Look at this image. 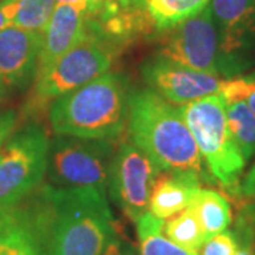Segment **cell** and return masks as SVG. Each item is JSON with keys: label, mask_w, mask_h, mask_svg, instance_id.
<instances>
[{"label": "cell", "mask_w": 255, "mask_h": 255, "mask_svg": "<svg viewBox=\"0 0 255 255\" xmlns=\"http://www.w3.org/2000/svg\"><path fill=\"white\" fill-rule=\"evenodd\" d=\"M41 33L17 26L0 31V82L17 87L36 75Z\"/></svg>", "instance_id": "13"}, {"label": "cell", "mask_w": 255, "mask_h": 255, "mask_svg": "<svg viewBox=\"0 0 255 255\" xmlns=\"http://www.w3.org/2000/svg\"><path fill=\"white\" fill-rule=\"evenodd\" d=\"M57 0H21L13 26L43 33L54 13Z\"/></svg>", "instance_id": "22"}, {"label": "cell", "mask_w": 255, "mask_h": 255, "mask_svg": "<svg viewBox=\"0 0 255 255\" xmlns=\"http://www.w3.org/2000/svg\"><path fill=\"white\" fill-rule=\"evenodd\" d=\"M227 84L246 100L250 110L255 114V77L234 78L228 80Z\"/></svg>", "instance_id": "24"}, {"label": "cell", "mask_w": 255, "mask_h": 255, "mask_svg": "<svg viewBox=\"0 0 255 255\" xmlns=\"http://www.w3.org/2000/svg\"><path fill=\"white\" fill-rule=\"evenodd\" d=\"M114 155L111 139L57 135L50 143L47 170L57 187L95 189L107 194Z\"/></svg>", "instance_id": "5"}, {"label": "cell", "mask_w": 255, "mask_h": 255, "mask_svg": "<svg viewBox=\"0 0 255 255\" xmlns=\"http://www.w3.org/2000/svg\"><path fill=\"white\" fill-rule=\"evenodd\" d=\"M112 53L95 34H88L61 55L50 68L36 75L30 110H43L57 98L108 73Z\"/></svg>", "instance_id": "6"}, {"label": "cell", "mask_w": 255, "mask_h": 255, "mask_svg": "<svg viewBox=\"0 0 255 255\" xmlns=\"http://www.w3.org/2000/svg\"><path fill=\"white\" fill-rule=\"evenodd\" d=\"M142 75L152 91L176 107L219 94L224 82L219 75L191 70L160 55L142 65Z\"/></svg>", "instance_id": "10"}, {"label": "cell", "mask_w": 255, "mask_h": 255, "mask_svg": "<svg viewBox=\"0 0 255 255\" xmlns=\"http://www.w3.org/2000/svg\"><path fill=\"white\" fill-rule=\"evenodd\" d=\"M209 7L219 27L221 53H236L255 28V0H210Z\"/></svg>", "instance_id": "15"}, {"label": "cell", "mask_w": 255, "mask_h": 255, "mask_svg": "<svg viewBox=\"0 0 255 255\" xmlns=\"http://www.w3.org/2000/svg\"><path fill=\"white\" fill-rule=\"evenodd\" d=\"M17 124V114L14 111H7L0 114V150L4 146V142L9 139L11 132Z\"/></svg>", "instance_id": "26"}, {"label": "cell", "mask_w": 255, "mask_h": 255, "mask_svg": "<svg viewBox=\"0 0 255 255\" xmlns=\"http://www.w3.org/2000/svg\"><path fill=\"white\" fill-rule=\"evenodd\" d=\"M21 0H1L0 1V31L7 26H11L20 9Z\"/></svg>", "instance_id": "25"}, {"label": "cell", "mask_w": 255, "mask_h": 255, "mask_svg": "<svg viewBox=\"0 0 255 255\" xmlns=\"http://www.w3.org/2000/svg\"><path fill=\"white\" fill-rule=\"evenodd\" d=\"M41 201L53 255H102L117 236L105 193L47 186Z\"/></svg>", "instance_id": "2"}, {"label": "cell", "mask_w": 255, "mask_h": 255, "mask_svg": "<svg viewBox=\"0 0 255 255\" xmlns=\"http://www.w3.org/2000/svg\"><path fill=\"white\" fill-rule=\"evenodd\" d=\"M191 206L200 220L201 227L207 238L226 231L231 224L230 203L217 191L200 189Z\"/></svg>", "instance_id": "19"}, {"label": "cell", "mask_w": 255, "mask_h": 255, "mask_svg": "<svg viewBox=\"0 0 255 255\" xmlns=\"http://www.w3.org/2000/svg\"><path fill=\"white\" fill-rule=\"evenodd\" d=\"M129 95L121 75L105 73L50 105L48 119L60 136L115 139L128 122Z\"/></svg>", "instance_id": "3"}, {"label": "cell", "mask_w": 255, "mask_h": 255, "mask_svg": "<svg viewBox=\"0 0 255 255\" xmlns=\"http://www.w3.org/2000/svg\"><path fill=\"white\" fill-rule=\"evenodd\" d=\"M219 94L224 101L230 132L243 157L248 162L255 156V114L227 81L223 82Z\"/></svg>", "instance_id": "16"}, {"label": "cell", "mask_w": 255, "mask_h": 255, "mask_svg": "<svg viewBox=\"0 0 255 255\" xmlns=\"http://www.w3.org/2000/svg\"><path fill=\"white\" fill-rule=\"evenodd\" d=\"M0 255H53L43 201L0 206Z\"/></svg>", "instance_id": "11"}, {"label": "cell", "mask_w": 255, "mask_h": 255, "mask_svg": "<svg viewBox=\"0 0 255 255\" xmlns=\"http://www.w3.org/2000/svg\"><path fill=\"white\" fill-rule=\"evenodd\" d=\"M57 3H71V4H81L88 7V0H57Z\"/></svg>", "instance_id": "30"}, {"label": "cell", "mask_w": 255, "mask_h": 255, "mask_svg": "<svg viewBox=\"0 0 255 255\" xmlns=\"http://www.w3.org/2000/svg\"><path fill=\"white\" fill-rule=\"evenodd\" d=\"M179 110L213 179L236 196L247 162L230 132L221 95L193 101Z\"/></svg>", "instance_id": "4"}, {"label": "cell", "mask_w": 255, "mask_h": 255, "mask_svg": "<svg viewBox=\"0 0 255 255\" xmlns=\"http://www.w3.org/2000/svg\"><path fill=\"white\" fill-rule=\"evenodd\" d=\"M234 255H253V251L248 250V248H240Z\"/></svg>", "instance_id": "31"}, {"label": "cell", "mask_w": 255, "mask_h": 255, "mask_svg": "<svg viewBox=\"0 0 255 255\" xmlns=\"http://www.w3.org/2000/svg\"><path fill=\"white\" fill-rule=\"evenodd\" d=\"M127 124L129 139L160 172L203 176V157L179 107L150 88L140 90L129 95Z\"/></svg>", "instance_id": "1"}, {"label": "cell", "mask_w": 255, "mask_h": 255, "mask_svg": "<svg viewBox=\"0 0 255 255\" xmlns=\"http://www.w3.org/2000/svg\"><path fill=\"white\" fill-rule=\"evenodd\" d=\"M236 197L241 200L238 228L241 236L238 243H244L243 248L251 250V243L255 241V164L250 169L244 180L240 183Z\"/></svg>", "instance_id": "21"}, {"label": "cell", "mask_w": 255, "mask_h": 255, "mask_svg": "<svg viewBox=\"0 0 255 255\" xmlns=\"http://www.w3.org/2000/svg\"><path fill=\"white\" fill-rule=\"evenodd\" d=\"M210 0H137L149 23L160 31L174 27L209 6Z\"/></svg>", "instance_id": "17"}, {"label": "cell", "mask_w": 255, "mask_h": 255, "mask_svg": "<svg viewBox=\"0 0 255 255\" xmlns=\"http://www.w3.org/2000/svg\"><path fill=\"white\" fill-rule=\"evenodd\" d=\"M121 7L128 9V7H135L137 4V0H117Z\"/></svg>", "instance_id": "29"}, {"label": "cell", "mask_w": 255, "mask_h": 255, "mask_svg": "<svg viewBox=\"0 0 255 255\" xmlns=\"http://www.w3.org/2000/svg\"><path fill=\"white\" fill-rule=\"evenodd\" d=\"M160 170L132 140L121 143L110 169L108 189L124 214L136 223L149 210V200Z\"/></svg>", "instance_id": "9"}, {"label": "cell", "mask_w": 255, "mask_h": 255, "mask_svg": "<svg viewBox=\"0 0 255 255\" xmlns=\"http://www.w3.org/2000/svg\"><path fill=\"white\" fill-rule=\"evenodd\" d=\"M102 255H137L135 250L122 240H119L117 236L110 241V244L104 250Z\"/></svg>", "instance_id": "27"}, {"label": "cell", "mask_w": 255, "mask_h": 255, "mask_svg": "<svg viewBox=\"0 0 255 255\" xmlns=\"http://www.w3.org/2000/svg\"><path fill=\"white\" fill-rule=\"evenodd\" d=\"M115 0H88V17H94Z\"/></svg>", "instance_id": "28"}, {"label": "cell", "mask_w": 255, "mask_h": 255, "mask_svg": "<svg viewBox=\"0 0 255 255\" xmlns=\"http://www.w3.org/2000/svg\"><path fill=\"white\" fill-rule=\"evenodd\" d=\"M88 33V7L71 3H57L54 13L41 33L37 74H41L80 43Z\"/></svg>", "instance_id": "12"}, {"label": "cell", "mask_w": 255, "mask_h": 255, "mask_svg": "<svg viewBox=\"0 0 255 255\" xmlns=\"http://www.w3.org/2000/svg\"><path fill=\"white\" fill-rule=\"evenodd\" d=\"M163 233L174 244L193 251H199L207 240L191 204L187 209L164 220Z\"/></svg>", "instance_id": "20"}, {"label": "cell", "mask_w": 255, "mask_h": 255, "mask_svg": "<svg viewBox=\"0 0 255 255\" xmlns=\"http://www.w3.org/2000/svg\"><path fill=\"white\" fill-rule=\"evenodd\" d=\"M199 255H234L240 250L237 236L231 231H223L206 240Z\"/></svg>", "instance_id": "23"}, {"label": "cell", "mask_w": 255, "mask_h": 255, "mask_svg": "<svg viewBox=\"0 0 255 255\" xmlns=\"http://www.w3.org/2000/svg\"><path fill=\"white\" fill-rule=\"evenodd\" d=\"M135 224L139 240V255H199V251L183 248L163 236L164 220L157 219L149 211Z\"/></svg>", "instance_id": "18"}, {"label": "cell", "mask_w": 255, "mask_h": 255, "mask_svg": "<svg viewBox=\"0 0 255 255\" xmlns=\"http://www.w3.org/2000/svg\"><path fill=\"white\" fill-rule=\"evenodd\" d=\"M4 95H6V91H4V85L0 82V104L3 102V100H4Z\"/></svg>", "instance_id": "32"}, {"label": "cell", "mask_w": 255, "mask_h": 255, "mask_svg": "<svg viewBox=\"0 0 255 255\" xmlns=\"http://www.w3.org/2000/svg\"><path fill=\"white\" fill-rule=\"evenodd\" d=\"M50 140L37 125L24 128L0 150V206L17 204L41 184Z\"/></svg>", "instance_id": "7"}, {"label": "cell", "mask_w": 255, "mask_h": 255, "mask_svg": "<svg viewBox=\"0 0 255 255\" xmlns=\"http://www.w3.org/2000/svg\"><path fill=\"white\" fill-rule=\"evenodd\" d=\"M201 176L187 172H160L156 177L149 213L166 220L187 209L201 189Z\"/></svg>", "instance_id": "14"}, {"label": "cell", "mask_w": 255, "mask_h": 255, "mask_svg": "<svg viewBox=\"0 0 255 255\" xmlns=\"http://www.w3.org/2000/svg\"><path fill=\"white\" fill-rule=\"evenodd\" d=\"M157 55L191 70L220 75V31L209 6L166 30Z\"/></svg>", "instance_id": "8"}]
</instances>
